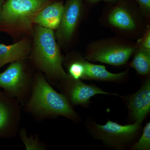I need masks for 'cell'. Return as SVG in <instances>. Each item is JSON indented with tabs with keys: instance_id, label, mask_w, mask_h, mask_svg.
Returning <instances> with one entry per match:
<instances>
[{
	"instance_id": "1",
	"label": "cell",
	"mask_w": 150,
	"mask_h": 150,
	"mask_svg": "<svg viewBox=\"0 0 150 150\" xmlns=\"http://www.w3.org/2000/svg\"><path fill=\"white\" fill-rule=\"evenodd\" d=\"M33 58L38 68L51 77L65 81L70 77L62 66V57L54 30L36 25Z\"/></svg>"
},
{
	"instance_id": "2",
	"label": "cell",
	"mask_w": 150,
	"mask_h": 150,
	"mask_svg": "<svg viewBox=\"0 0 150 150\" xmlns=\"http://www.w3.org/2000/svg\"><path fill=\"white\" fill-rule=\"evenodd\" d=\"M51 0H5L0 15V29L11 34L30 31L34 18Z\"/></svg>"
},
{
	"instance_id": "3",
	"label": "cell",
	"mask_w": 150,
	"mask_h": 150,
	"mask_svg": "<svg viewBox=\"0 0 150 150\" xmlns=\"http://www.w3.org/2000/svg\"><path fill=\"white\" fill-rule=\"evenodd\" d=\"M103 14V23L126 39H137L144 33L149 21L137 8L124 0H120Z\"/></svg>"
},
{
	"instance_id": "4",
	"label": "cell",
	"mask_w": 150,
	"mask_h": 150,
	"mask_svg": "<svg viewBox=\"0 0 150 150\" xmlns=\"http://www.w3.org/2000/svg\"><path fill=\"white\" fill-rule=\"evenodd\" d=\"M28 106L33 112L43 115H62L73 120L77 116L67 97L55 91L40 75L35 79Z\"/></svg>"
},
{
	"instance_id": "5",
	"label": "cell",
	"mask_w": 150,
	"mask_h": 150,
	"mask_svg": "<svg viewBox=\"0 0 150 150\" xmlns=\"http://www.w3.org/2000/svg\"><path fill=\"white\" fill-rule=\"evenodd\" d=\"M138 47L136 43L120 37L100 39L89 43L85 59L118 67L126 64Z\"/></svg>"
},
{
	"instance_id": "6",
	"label": "cell",
	"mask_w": 150,
	"mask_h": 150,
	"mask_svg": "<svg viewBox=\"0 0 150 150\" xmlns=\"http://www.w3.org/2000/svg\"><path fill=\"white\" fill-rule=\"evenodd\" d=\"M139 123L121 125L108 120L104 125L91 121L89 131L96 139L101 140L105 145L115 149H121L135 138L139 130Z\"/></svg>"
},
{
	"instance_id": "7",
	"label": "cell",
	"mask_w": 150,
	"mask_h": 150,
	"mask_svg": "<svg viewBox=\"0 0 150 150\" xmlns=\"http://www.w3.org/2000/svg\"><path fill=\"white\" fill-rule=\"evenodd\" d=\"M83 0H68L64 5L61 23L55 36L59 43H69L74 35L83 14Z\"/></svg>"
},
{
	"instance_id": "8",
	"label": "cell",
	"mask_w": 150,
	"mask_h": 150,
	"mask_svg": "<svg viewBox=\"0 0 150 150\" xmlns=\"http://www.w3.org/2000/svg\"><path fill=\"white\" fill-rule=\"evenodd\" d=\"M27 83L22 61L12 62L4 71L0 74V87L13 96L21 94Z\"/></svg>"
},
{
	"instance_id": "9",
	"label": "cell",
	"mask_w": 150,
	"mask_h": 150,
	"mask_svg": "<svg viewBox=\"0 0 150 150\" xmlns=\"http://www.w3.org/2000/svg\"><path fill=\"white\" fill-rule=\"evenodd\" d=\"M127 106L135 122L142 124L150 112V79L146 81L138 91L129 96Z\"/></svg>"
},
{
	"instance_id": "10",
	"label": "cell",
	"mask_w": 150,
	"mask_h": 150,
	"mask_svg": "<svg viewBox=\"0 0 150 150\" xmlns=\"http://www.w3.org/2000/svg\"><path fill=\"white\" fill-rule=\"evenodd\" d=\"M68 83L67 93L71 102L74 105L88 104L92 97L97 94L116 95L103 91L93 85H87L80 80H74L70 77L65 80Z\"/></svg>"
},
{
	"instance_id": "11",
	"label": "cell",
	"mask_w": 150,
	"mask_h": 150,
	"mask_svg": "<svg viewBox=\"0 0 150 150\" xmlns=\"http://www.w3.org/2000/svg\"><path fill=\"white\" fill-rule=\"evenodd\" d=\"M64 5L62 2L50 3L38 13L34 19V24L48 29H58L61 23Z\"/></svg>"
},
{
	"instance_id": "12",
	"label": "cell",
	"mask_w": 150,
	"mask_h": 150,
	"mask_svg": "<svg viewBox=\"0 0 150 150\" xmlns=\"http://www.w3.org/2000/svg\"><path fill=\"white\" fill-rule=\"evenodd\" d=\"M30 51V45L27 38L11 45L0 43V68L9 63L23 61L28 56Z\"/></svg>"
},
{
	"instance_id": "13",
	"label": "cell",
	"mask_w": 150,
	"mask_h": 150,
	"mask_svg": "<svg viewBox=\"0 0 150 150\" xmlns=\"http://www.w3.org/2000/svg\"><path fill=\"white\" fill-rule=\"evenodd\" d=\"M83 62L86 68L83 79L119 82L125 79L128 74L127 70L118 74L110 73L104 66L92 64L85 58Z\"/></svg>"
},
{
	"instance_id": "14",
	"label": "cell",
	"mask_w": 150,
	"mask_h": 150,
	"mask_svg": "<svg viewBox=\"0 0 150 150\" xmlns=\"http://www.w3.org/2000/svg\"><path fill=\"white\" fill-rule=\"evenodd\" d=\"M133 55L130 67L139 74L145 76L150 72V49L138 47Z\"/></svg>"
},
{
	"instance_id": "15",
	"label": "cell",
	"mask_w": 150,
	"mask_h": 150,
	"mask_svg": "<svg viewBox=\"0 0 150 150\" xmlns=\"http://www.w3.org/2000/svg\"><path fill=\"white\" fill-rule=\"evenodd\" d=\"M84 58L79 57L70 63L68 67V74L74 80L83 79L86 68L83 62Z\"/></svg>"
},
{
	"instance_id": "16",
	"label": "cell",
	"mask_w": 150,
	"mask_h": 150,
	"mask_svg": "<svg viewBox=\"0 0 150 150\" xmlns=\"http://www.w3.org/2000/svg\"><path fill=\"white\" fill-rule=\"evenodd\" d=\"M132 150L150 149V123H148L143 130V134L138 142L131 147Z\"/></svg>"
},
{
	"instance_id": "17",
	"label": "cell",
	"mask_w": 150,
	"mask_h": 150,
	"mask_svg": "<svg viewBox=\"0 0 150 150\" xmlns=\"http://www.w3.org/2000/svg\"><path fill=\"white\" fill-rule=\"evenodd\" d=\"M138 47L150 49V26L148 24L146 29L143 35L137 40V42Z\"/></svg>"
},
{
	"instance_id": "18",
	"label": "cell",
	"mask_w": 150,
	"mask_h": 150,
	"mask_svg": "<svg viewBox=\"0 0 150 150\" xmlns=\"http://www.w3.org/2000/svg\"><path fill=\"white\" fill-rule=\"evenodd\" d=\"M22 140L25 145L27 150H39L41 147L38 142L33 138H28L25 134L24 131H22L21 134Z\"/></svg>"
},
{
	"instance_id": "19",
	"label": "cell",
	"mask_w": 150,
	"mask_h": 150,
	"mask_svg": "<svg viewBox=\"0 0 150 150\" xmlns=\"http://www.w3.org/2000/svg\"><path fill=\"white\" fill-rule=\"evenodd\" d=\"M9 119V112L6 106L0 101V130L4 128Z\"/></svg>"
},
{
	"instance_id": "20",
	"label": "cell",
	"mask_w": 150,
	"mask_h": 150,
	"mask_svg": "<svg viewBox=\"0 0 150 150\" xmlns=\"http://www.w3.org/2000/svg\"><path fill=\"white\" fill-rule=\"evenodd\" d=\"M138 3L140 11L149 21L150 18V0H135Z\"/></svg>"
},
{
	"instance_id": "21",
	"label": "cell",
	"mask_w": 150,
	"mask_h": 150,
	"mask_svg": "<svg viewBox=\"0 0 150 150\" xmlns=\"http://www.w3.org/2000/svg\"><path fill=\"white\" fill-rule=\"evenodd\" d=\"M120 0H87L88 3L91 4H95V3L100 1H104L112 3V4H115V3L118 2Z\"/></svg>"
},
{
	"instance_id": "22",
	"label": "cell",
	"mask_w": 150,
	"mask_h": 150,
	"mask_svg": "<svg viewBox=\"0 0 150 150\" xmlns=\"http://www.w3.org/2000/svg\"><path fill=\"white\" fill-rule=\"evenodd\" d=\"M5 0H0V15H1V12L2 8V6Z\"/></svg>"
}]
</instances>
